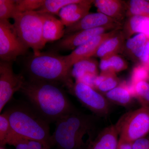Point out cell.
I'll list each match as a JSON object with an SVG mask.
<instances>
[{
    "instance_id": "obj_1",
    "label": "cell",
    "mask_w": 149,
    "mask_h": 149,
    "mask_svg": "<svg viewBox=\"0 0 149 149\" xmlns=\"http://www.w3.org/2000/svg\"><path fill=\"white\" fill-rule=\"evenodd\" d=\"M58 84L29 79L25 80L19 91L37 113L49 123L76 109Z\"/></svg>"
},
{
    "instance_id": "obj_2",
    "label": "cell",
    "mask_w": 149,
    "mask_h": 149,
    "mask_svg": "<svg viewBox=\"0 0 149 149\" xmlns=\"http://www.w3.org/2000/svg\"><path fill=\"white\" fill-rule=\"evenodd\" d=\"M54 131L51 136V146L56 149H87L83 140L86 134L91 135L94 118L77 109L55 122Z\"/></svg>"
},
{
    "instance_id": "obj_3",
    "label": "cell",
    "mask_w": 149,
    "mask_h": 149,
    "mask_svg": "<svg viewBox=\"0 0 149 149\" xmlns=\"http://www.w3.org/2000/svg\"><path fill=\"white\" fill-rule=\"evenodd\" d=\"M4 111L17 136L40 141L51 147L50 123L29 104L16 102L8 107Z\"/></svg>"
},
{
    "instance_id": "obj_4",
    "label": "cell",
    "mask_w": 149,
    "mask_h": 149,
    "mask_svg": "<svg viewBox=\"0 0 149 149\" xmlns=\"http://www.w3.org/2000/svg\"><path fill=\"white\" fill-rule=\"evenodd\" d=\"M29 80L61 84L70 91L74 83L71 70L66 63L65 56L55 52L41 53L29 57L25 63Z\"/></svg>"
},
{
    "instance_id": "obj_5",
    "label": "cell",
    "mask_w": 149,
    "mask_h": 149,
    "mask_svg": "<svg viewBox=\"0 0 149 149\" xmlns=\"http://www.w3.org/2000/svg\"><path fill=\"white\" fill-rule=\"evenodd\" d=\"M13 25L17 36L34 54L40 53L46 43L43 36L42 14L35 11L17 14L13 17Z\"/></svg>"
},
{
    "instance_id": "obj_6",
    "label": "cell",
    "mask_w": 149,
    "mask_h": 149,
    "mask_svg": "<svg viewBox=\"0 0 149 149\" xmlns=\"http://www.w3.org/2000/svg\"><path fill=\"white\" fill-rule=\"evenodd\" d=\"M118 134V141L132 143L149 133V107L128 112L115 124Z\"/></svg>"
},
{
    "instance_id": "obj_7",
    "label": "cell",
    "mask_w": 149,
    "mask_h": 149,
    "mask_svg": "<svg viewBox=\"0 0 149 149\" xmlns=\"http://www.w3.org/2000/svg\"><path fill=\"white\" fill-rule=\"evenodd\" d=\"M29 48L17 36L13 24L8 20H0L1 61L12 62L27 53Z\"/></svg>"
},
{
    "instance_id": "obj_8",
    "label": "cell",
    "mask_w": 149,
    "mask_h": 149,
    "mask_svg": "<svg viewBox=\"0 0 149 149\" xmlns=\"http://www.w3.org/2000/svg\"><path fill=\"white\" fill-rule=\"evenodd\" d=\"M70 92L84 106L97 115L105 116L109 113L110 102L104 95L91 86L76 81Z\"/></svg>"
},
{
    "instance_id": "obj_9",
    "label": "cell",
    "mask_w": 149,
    "mask_h": 149,
    "mask_svg": "<svg viewBox=\"0 0 149 149\" xmlns=\"http://www.w3.org/2000/svg\"><path fill=\"white\" fill-rule=\"evenodd\" d=\"M122 27L121 24H112L77 31L64 35L62 39L52 45L50 49L51 52L55 53L60 51L73 50L94 37Z\"/></svg>"
},
{
    "instance_id": "obj_10",
    "label": "cell",
    "mask_w": 149,
    "mask_h": 149,
    "mask_svg": "<svg viewBox=\"0 0 149 149\" xmlns=\"http://www.w3.org/2000/svg\"><path fill=\"white\" fill-rule=\"evenodd\" d=\"M23 75L14 72L12 62H0V112L24 84Z\"/></svg>"
},
{
    "instance_id": "obj_11",
    "label": "cell",
    "mask_w": 149,
    "mask_h": 149,
    "mask_svg": "<svg viewBox=\"0 0 149 149\" xmlns=\"http://www.w3.org/2000/svg\"><path fill=\"white\" fill-rule=\"evenodd\" d=\"M122 28H118L94 37L85 44L77 47L68 55L65 56L67 64L70 68L75 63L84 59L93 57L100 46Z\"/></svg>"
},
{
    "instance_id": "obj_12",
    "label": "cell",
    "mask_w": 149,
    "mask_h": 149,
    "mask_svg": "<svg viewBox=\"0 0 149 149\" xmlns=\"http://www.w3.org/2000/svg\"><path fill=\"white\" fill-rule=\"evenodd\" d=\"M119 24L121 23L100 13H89L76 23L65 27V35L81 30Z\"/></svg>"
},
{
    "instance_id": "obj_13",
    "label": "cell",
    "mask_w": 149,
    "mask_h": 149,
    "mask_svg": "<svg viewBox=\"0 0 149 149\" xmlns=\"http://www.w3.org/2000/svg\"><path fill=\"white\" fill-rule=\"evenodd\" d=\"M94 1L79 0L77 2L65 6L59 12L58 16L65 27L76 23L89 13Z\"/></svg>"
},
{
    "instance_id": "obj_14",
    "label": "cell",
    "mask_w": 149,
    "mask_h": 149,
    "mask_svg": "<svg viewBox=\"0 0 149 149\" xmlns=\"http://www.w3.org/2000/svg\"><path fill=\"white\" fill-rule=\"evenodd\" d=\"M118 134L114 125L104 128L93 140L89 138L87 149H117Z\"/></svg>"
},
{
    "instance_id": "obj_15",
    "label": "cell",
    "mask_w": 149,
    "mask_h": 149,
    "mask_svg": "<svg viewBox=\"0 0 149 149\" xmlns=\"http://www.w3.org/2000/svg\"><path fill=\"white\" fill-rule=\"evenodd\" d=\"M94 3L98 12L120 23L126 17V3L120 0H95Z\"/></svg>"
},
{
    "instance_id": "obj_16",
    "label": "cell",
    "mask_w": 149,
    "mask_h": 149,
    "mask_svg": "<svg viewBox=\"0 0 149 149\" xmlns=\"http://www.w3.org/2000/svg\"><path fill=\"white\" fill-rule=\"evenodd\" d=\"M42 14L43 16V36L45 43L62 39L64 36L65 28L62 22L53 15Z\"/></svg>"
},
{
    "instance_id": "obj_17",
    "label": "cell",
    "mask_w": 149,
    "mask_h": 149,
    "mask_svg": "<svg viewBox=\"0 0 149 149\" xmlns=\"http://www.w3.org/2000/svg\"><path fill=\"white\" fill-rule=\"evenodd\" d=\"M125 40L122 29H120L116 34L104 41L93 57L101 59L113 55L118 54L119 53L122 52Z\"/></svg>"
},
{
    "instance_id": "obj_18",
    "label": "cell",
    "mask_w": 149,
    "mask_h": 149,
    "mask_svg": "<svg viewBox=\"0 0 149 149\" xmlns=\"http://www.w3.org/2000/svg\"><path fill=\"white\" fill-rule=\"evenodd\" d=\"M121 29L126 40L139 34H143L149 39V17L134 15L127 17Z\"/></svg>"
},
{
    "instance_id": "obj_19",
    "label": "cell",
    "mask_w": 149,
    "mask_h": 149,
    "mask_svg": "<svg viewBox=\"0 0 149 149\" xmlns=\"http://www.w3.org/2000/svg\"><path fill=\"white\" fill-rule=\"evenodd\" d=\"M148 39L146 35L137 34L125 40L122 52L134 61H140Z\"/></svg>"
},
{
    "instance_id": "obj_20",
    "label": "cell",
    "mask_w": 149,
    "mask_h": 149,
    "mask_svg": "<svg viewBox=\"0 0 149 149\" xmlns=\"http://www.w3.org/2000/svg\"><path fill=\"white\" fill-rule=\"evenodd\" d=\"M103 95L109 101L121 106H128L133 101L132 93L127 83H120L117 87Z\"/></svg>"
},
{
    "instance_id": "obj_21",
    "label": "cell",
    "mask_w": 149,
    "mask_h": 149,
    "mask_svg": "<svg viewBox=\"0 0 149 149\" xmlns=\"http://www.w3.org/2000/svg\"><path fill=\"white\" fill-rule=\"evenodd\" d=\"M72 67L71 74L76 80H79L86 74H99L98 63L93 57L80 60Z\"/></svg>"
},
{
    "instance_id": "obj_22",
    "label": "cell",
    "mask_w": 149,
    "mask_h": 149,
    "mask_svg": "<svg viewBox=\"0 0 149 149\" xmlns=\"http://www.w3.org/2000/svg\"><path fill=\"white\" fill-rule=\"evenodd\" d=\"M128 66V63L118 54L100 59L99 63L101 72H110L115 74L127 69Z\"/></svg>"
},
{
    "instance_id": "obj_23",
    "label": "cell",
    "mask_w": 149,
    "mask_h": 149,
    "mask_svg": "<svg viewBox=\"0 0 149 149\" xmlns=\"http://www.w3.org/2000/svg\"><path fill=\"white\" fill-rule=\"evenodd\" d=\"M120 83L115 73L101 72L95 78L94 88L104 94L117 87Z\"/></svg>"
},
{
    "instance_id": "obj_24",
    "label": "cell",
    "mask_w": 149,
    "mask_h": 149,
    "mask_svg": "<svg viewBox=\"0 0 149 149\" xmlns=\"http://www.w3.org/2000/svg\"><path fill=\"white\" fill-rule=\"evenodd\" d=\"M126 3V17L134 15L149 17V1L130 0Z\"/></svg>"
},
{
    "instance_id": "obj_25",
    "label": "cell",
    "mask_w": 149,
    "mask_h": 149,
    "mask_svg": "<svg viewBox=\"0 0 149 149\" xmlns=\"http://www.w3.org/2000/svg\"><path fill=\"white\" fill-rule=\"evenodd\" d=\"M133 97L141 104V107H149V82L141 81L130 88Z\"/></svg>"
},
{
    "instance_id": "obj_26",
    "label": "cell",
    "mask_w": 149,
    "mask_h": 149,
    "mask_svg": "<svg viewBox=\"0 0 149 149\" xmlns=\"http://www.w3.org/2000/svg\"><path fill=\"white\" fill-rule=\"evenodd\" d=\"M79 1V0H45L42 7L37 11L41 13L58 15L59 12L64 7Z\"/></svg>"
},
{
    "instance_id": "obj_27",
    "label": "cell",
    "mask_w": 149,
    "mask_h": 149,
    "mask_svg": "<svg viewBox=\"0 0 149 149\" xmlns=\"http://www.w3.org/2000/svg\"><path fill=\"white\" fill-rule=\"evenodd\" d=\"M15 149H52L50 146L45 143L29 139L17 137L11 143Z\"/></svg>"
},
{
    "instance_id": "obj_28",
    "label": "cell",
    "mask_w": 149,
    "mask_h": 149,
    "mask_svg": "<svg viewBox=\"0 0 149 149\" xmlns=\"http://www.w3.org/2000/svg\"><path fill=\"white\" fill-rule=\"evenodd\" d=\"M14 135L10 123L5 112L0 115V144L4 146L8 143L9 141Z\"/></svg>"
},
{
    "instance_id": "obj_29",
    "label": "cell",
    "mask_w": 149,
    "mask_h": 149,
    "mask_svg": "<svg viewBox=\"0 0 149 149\" xmlns=\"http://www.w3.org/2000/svg\"><path fill=\"white\" fill-rule=\"evenodd\" d=\"M17 14L16 0H0V20L13 18Z\"/></svg>"
},
{
    "instance_id": "obj_30",
    "label": "cell",
    "mask_w": 149,
    "mask_h": 149,
    "mask_svg": "<svg viewBox=\"0 0 149 149\" xmlns=\"http://www.w3.org/2000/svg\"><path fill=\"white\" fill-rule=\"evenodd\" d=\"M149 69L146 67L139 63L133 68L131 72L129 83H127L131 88L136 83L141 81H148V80Z\"/></svg>"
},
{
    "instance_id": "obj_31",
    "label": "cell",
    "mask_w": 149,
    "mask_h": 149,
    "mask_svg": "<svg viewBox=\"0 0 149 149\" xmlns=\"http://www.w3.org/2000/svg\"><path fill=\"white\" fill-rule=\"evenodd\" d=\"M45 0H16L17 14L37 11L42 6Z\"/></svg>"
},
{
    "instance_id": "obj_32",
    "label": "cell",
    "mask_w": 149,
    "mask_h": 149,
    "mask_svg": "<svg viewBox=\"0 0 149 149\" xmlns=\"http://www.w3.org/2000/svg\"><path fill=\"white\" fill-rule=\"evenodd\" d=\"M132 149H149V136L136 140L132 143Z\"/></svg>"
},
{
    "instance_id": "obj_33",
    "label": "cell",
    "mask_w": 149,
    "mask_h": 149,
    "mask_svg": "<svg viewBox=\"0 0 149 149\" xmlns=\"http://www.w3.org/2000/svg\"><path fill=\"white\" fill-rule=\"evenodd\" d=\"M139 62L140 63L149 69V39L147 41L143 53Z\"/></svg>"
},
{
    "instance_id": "obj_34",
    "label": "cell",
    "mask_w": 149,
    "mask_h": 149,
    "mask_svg": "<svg viewBox=\"0 0 149 149\" xmlns=\"http://www.w3.org/2000/svg\"><path fill=\"white\" fill-rule=\"evenodd\" d=\"M117 149H132V143L118 141Z\"/></svg>"
},
{
    "instance_id": "obj_35",
    "label": "cell",
    "mask_w": 149,
    "mask_h": 149,
    "mask_svg": "<svg viewBox=\"0 0 149 149\" xmlns=\"http://www.w3.org/2000/svg\"><path fill=\"white\" fill-rule=\"evenodd\" d=\"M148 81L149 82V77H148Z\"/></svg>"
}]
</instances>
